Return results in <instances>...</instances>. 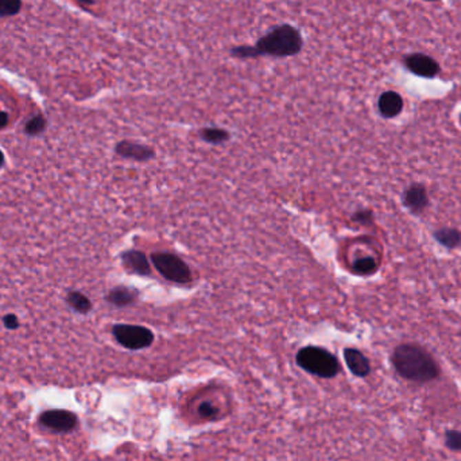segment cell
<instances>
[{"label": "cell", "instance_id": "1", "mask_svg": "<svg viewBox=\"0 0 461 461\" xmlns=\"http://www.w3.org/2000/svg\"><path fill=\"white\" fill-rule=\"evenodd\" d=\"M303 46L299 30L292 25H279L258 39L255 46L242 45L231 49L230 54L239 60L274 57L285 58L297 56Z\"/></svg>", "mask_w": 461, "mask_h": 461}, {"label": "cell", "instance_id": "2", "mask_svg": "<svg viewBox=\"0 0 461 461\" xmlns=\"http://www.w3.org/2000/svg\"><path fill=\"white\" fill-rule=\"evenodd\" d=\"M393 365L396 372L407 380L427 383L434 380L440 375V368L436 361L424 348L403 344L396 347L393 354Z\"/></svg>", "mask_w": 461, "mask_h": 461}, {"label": "cell", "instance_id": "3", "mask_svg": "<svg viewBox=\"0 0 461 461\" xmlns=\"http://www.w3.org/2000/svg\"><path fill=\"white\" fill-rule=\"evenodd\" d=\"M296 359L302 369L319 378L330 379L340 372V364L336 356L320 347H305L299 350Z\"/></svg>", "mask_w": 461, "mask_h": 461}, {"label": "cell", "instance_id": "4", "mask_svg": "<svg viewBox=\"0 0 461 461\" xmlns=\"http://www.w3.org/2000/svg\"><path fill=\"white\" fill-rule=\"evenodd\" d=\"M153 264L167 281L175 283H189L192 281L191 270L182 259L169 253H156L151 255Z\"/></svg>", "mask_w": 461, "mask_h": 461}, {"label": "cell", "instance_id": "5", "mask_svg": "<svg viewBox=\"0 0 461 461\" xmlns=\"http://www.w3.org/2000/svg\"><path fill=\"white\" fill-rule=\"evenodd\" d=\"M112 333L122 347L132 351L149 348L154 341L153 332L140 325L118 324L114 327Z\"/></svg>", "mask_w": 461, "mask_h": 461}, {"label": "cell", "instance_id": "6", "mask_svg": "<svg viewBox=\"0 0 461 461\" xmlns=\"http://www.w3.org/2000/svg\"><path fill=\"white\" fill-rule=\"evenodd\" d=\"M39 424L54 433H70L77 427V417L67 410H47L41 414Z\"/></svg>", "mask_w": 461, "mask_h": 461}, {"label": "cell", "instance_id": "7", "mask_svg": "<svg viewBox=\"0 0 461 461\" xmlns=\"http://www.w3.org/2000/svg\"><path fill=\"white\" fill-rule=\"evenodd\" d=\"M406 66L414 73L421 77H434L440 66L438 64L425 54H411L406 58Z\"/></svg>", "mask_w": 461, "mask_h": 461}, {"label": "cell", "instance_id": "8", "mask_svg": "<svg viewBox=\"0 0 461 461\" xmlns=\"http://www.w3.org/2000/svg\"><path fill=\"white\" fill-rule=\"evenodd\" d=\"M405 205L414 213H421L428 206V193L420 184H414L406 189L403 195Z\"/></svg>", "mask_w": 461, "mask_h": 461}, {"label": "cell", "instance_id": "9", "mask_svg": "<svg viewBox=\"0 0 461 461\" xmlns=\"http://www.w3.org/2000/svg\"><path fill=\"white\" fill-rule=\"evenodd\" d=\"M344 359L350 371L359 378H365L371 372V364L359 350L347 348L344 350Z\"/></svg>", "mask_w": 461, "mask_h": 461}, {"label": "cell", "instance_id": "10", "mask_svg": "<svg viewBox=\"0 0 461 461\" xmlns=\"http://www.w3.org/2000/svg\"><path fill=\"white\" fill-rule=\"evenodd\" d=\"M116 153L125 158L135 161H149L154 157V151L150 147L132 142H120L116 146Z\"/></svg>", "mask_w": 461, "mask_h": 461}, {"label": "cell", "instance_id": "11", "mask_svg": "<svg viewBox=\"0 0 461 461\" xmlns=\"http://www.w3.org/2000/svg\"><path fill=\"white\" fill-rule=\"evenodd\" d=\"M379 112L385 118H394L400 114L403 108V100L396 92H385L379 98Z\"/></svg>", "mask_w": 461, "mask_h": 461}, {"label": "cell", "instance_id": "12", "mask_svg": "<svg viewBox=\"0 0 461 461\" xmlns=\"http://www.w3.org/2000/svg\"><path fill=\"white\" fill-rule=\"evenodd\" d=\"M123 264L135 274L139 275H149L150 274V264L146 255L140 251H127L122 255Z\"/></svg>", "mask_w": 461, "mask_h": 461}, {"label": "cell", "instance_id": "13", "mask_svg": "<svg viewBox=\"0 0 461 461\" xmlns=\"http://www.w3.org/2000/svg\"><path fill=\"white\" fill-rule=\"evenodd\" d=\"M66 302L74 312L81 314H85L92 309L91 299L80 292H69L66 296Z\"/></svg>", "mask_w": 461, "mask_h": 461}, {"label": "cell", "instance_id": "14", "mask_svg": "<svg viewBox=\"0 0 461 461\" xmlns=\"http://www.w3.org/2000/svg\"><path fill=\"white\" fill-rule=\"evenodd\" d=\"M136 298V293L132 292L127 288H115L112 289L108 296H107V301L115 306H127L133 302V299Z\"/></svg>", "mask_w": 461, "mask_h": 461}, {"label": "cell", "instance_id": "15", "mask_svg": "<svg viewBox=\"0 0 461 461\" xmlns=\"http://www.w3.org/2000/svg\"><path fill=\"white\" fill-rule=\"evenodd\" d=\"M436 240L448 248H455L461 243V233L455 228H441L434 233Z\"/></svg>", "mask_w": 461, "mask_h": 461}, {"label": "cell", "instance_id": "16", "mask_svg": "<svg viewBox=\"0 0 461 461\" xmlns=\"http://www.w3.org/2000/svg\"><path fill=\"white\" fill-rule=\"evenodd\" d=\"M46 126H47V122H46V118L41 114L38 115H34L33 118H30L26 125H25V132L30 136H36L39 133L46 130Z\"/></svg>", "mask_w": 461, "mask_h": 461}, {"label": "cell", "instance_id": "17", "mask_svg": "<svg viewBox=\"0 0 461 461\" xmlns=\"http://www.w3.org/2000/svg\"><path fill=\"white\" fill-rule=\"evenodd\" d=\"M22 0H0V18H11L21 14Z\"/></svg>", "mask_w": 461, "mask_h": 461}, {"label": "cell", "instance_id": "18", "mask_svg": "<svg viewBox=\"0 0 461 461\" xmlns=\"http://www.w3.org/2000/svg\"><path fill=\"white\" fill-rule=\"evenodd\" d=\"M200 136L208 143H223L230 138V133L222 129H204L200 132Z\"/></svg>", "mask_w": 461, "mask_h": 461}, {"label": "cell", "instance_id": "19", "mask_svg": "<svg viewBox=\"0 0 461 461\" xmlns=\"http://www.w3.org/2000/svg\"><path fill=\"white\" fill-rule=\"evenodd\" d=\"M197 413L201 418H205V420H215V418L219 417L220 410H219V407H217L216 405H213L212 402L205 400V402H201V403L198 405Z\"/></svg>", "mask_w": 461, "mask_h": 461}, {"label": "cell", "instance_id": "20", "mask_svg": "<svg viewBox=\"0 0 461 461\" xmlns=\"http://www.w3.org/2000/svg\"><path fill=\"white\" fill-rule=\"evenodd\" d=\"M354 268L356 272L359 274H371L376 270V262L374 258L371 257H365V258H362V259H358L355 264H354Z\"/></svg>", "mask_w": 461, "mask_h": 461}, {"label": "cell", "instance_id": "21", "mask_svg": "<svg viewBox=\"0 0 461 461\" xmlns=\"http://www.w3.org/2000/svg\"><path fill=\"white\" fill-rule=\"evenodd\" d=\"M445 444L451 451H461V431L459 430H448L445 433Z\"/></svg>", "mask_w": 461, "mask_h": 461}, {"label": "cell", "instance_id": "22", "mask_svg": "<svg viewBox=\"0 0 461 461\" xmlns=\"http://www.w3.org/2000/svg\"><path fill=\"white\" fill-rule=\"evenodd\" d=\"M3 324L7 330H15L19 328V320L15 314H6L3 317Z\"/></svg>", "mask_w": 461, "mask_h": 461}, {"label": "cell", "instance_id": "23", "mask_svg": "<svg viewBox=\"0 0 461 461\" xmlns=\"http://www.w3.org/2000/svg\"><path fill=\"white\" fill-rule=\"evenodd\" d=\"M354 220L355 222H362V223H365L368 220H371V213L369 212H359L354 216Z\"/></svg>", "mask_w": 461, "mask_h": 461}, {"label": "cell", "instance_id": "24", "mask_svg": "<svg viewBox=\"0 0 461 461\" xmlns=\"http://www.w3.org/2000/svg\"><path fill=\"white\" fill-rule=\"evenodd\" d=\"M8 125V114L4 111H0V130L4 129Z\"/></svg>", "mask_w": 461, "mask_h": 461}, {"label": "cell", "instance_id": "25", "mask_svg": "<svg viewBox=\"0 0 461 461\" xmlns=\"http://www.w3.org/2000/svg\"><path fill=\"white\" fill-rule=\"evenodd\" d=\"M76 1H78V3H81L84 6H92V4L96 3V0H76Z\"/></svg>", "mask_w": 461, "mask_h": 461}, {"label": "cell", "instance_id": "26", "mask_svg": "<svg viewBox=\"0 0 461 461\" xmlns=\"http://www.w3.org/2000/svg\"><path fill=\"white\" fill-rule=\"evenodd\" d=\"M4 164V156H3V151L0 150V166Z\"/></svg>", "mask_w": 461, "mask_h": 461}, {"label": "cell", "instance_id": "27", "mask_svg": "<svg viewBox=\"0 0 461 461\" xmlns=\"http://www.w3.org/2000/svg\"><path fill=\"white\" fill-rule=\"evenodd\" d=\"M428 1H436V0H428Z\"/></svg>", "mask_w": 461, "mask_h": 461}]
</instances>
